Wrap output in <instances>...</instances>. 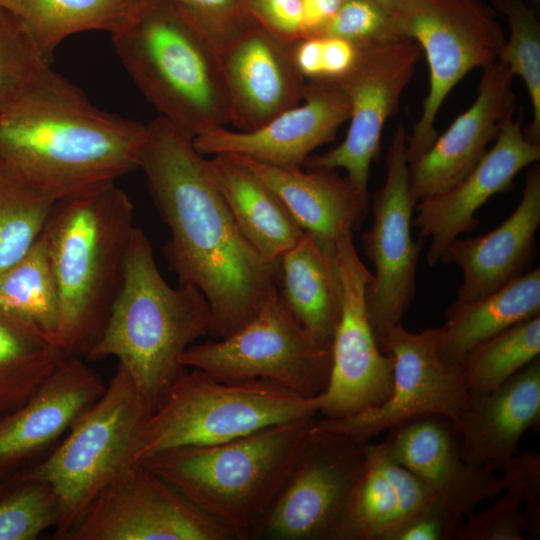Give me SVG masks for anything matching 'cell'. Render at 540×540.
Wrapping results in <instances>:
<instances>
[{
	"label": "cell",
	"mask_w": 540,
	"mask_h": 540,
	"mask_svg": "<svg viewBox=\"0 0 540 540\" xmlns=\"http://www.w3.org/2000/svg\"><path fill=\"white\" fill-rule=\"evenodd\" d=\"M146 125L138 169L170 231L164 256L178 283L206 297L209 336L227 337L254 316L275 285L276 262H267L239 229L193 137L161 116Z\"/></svg>",
	"instance_id": "6da1fadb"
},
{
	"label": "cell",
	"mask_w": 540,
	"mask_h": 540,
	"mask_svg": "<svg viewBox=\"0 0 540 540\" xmlns=\"http://www.w3.org/2000/svg\"><path fill=\"white\" fill-rule=\"evenodd\" d=\"M146 128L94 106L51 68L0 112V165L59 200L138 169Z\"/></svg>",
	"instance_id": "7a4b0ae2"
},
{
	"label": "cell",
	"mask_w": 540,
	"mask_h": 540,
	"mask_svg": "<svg viewBox=\"0 0 540 540\" xmlns=\"http://www.w3.org/2000/svg\"><path fill=\"white\" fill-rule=\"evenodd\" d=\"M116 181L55 202L41 234L56 283L57 345L88 355L121 289L134 225V205Z\"/></svg>",
	"instance_id": "3957f363"
},
{
	"label": "cell",
	"mask_w": 540,
	"mask_h": 540,
	"mask_svg": "<svg viewBox=\"0 0 540 540\" xmlns=\"http://www.w3.org/2000/svg\"><path fill=\"white\" fill-rule=\"evenodd\" d=\"M111 40L159 116L193 138L230 124L218 44L185 6L139 0Z\"/></svg>",
	"instance_id": "277c9868"
},
{
	"label": "cell",
	"mask_w": 540,
	"mask_h": 540,
	"mask_svg": "<svg viewBox=\"0 0 540 540\" xmlns=\"http://www.w3.org/2000/svg\"><path fill=\"white\" fill-rule=\"evenodd\" d=\"M211 321L203 293L189 284L169 285L149 238L135 226L121 289L86 358H116L153 412L185 370L183 353L209 335Z\"/></svg>",
	"instance_id": "5b68a950"
},
{
	"label": "cell",
	"mask_w": 540,
	"mask_h": 540,
	"mask_svg": "<svg viewBox=\"0 0 540 540\" xmlns=\"http://www.w3.org/2000/svg\"><path fill=\"white\" fill-rule=\"evenodd\" d=\"M316 417L279 423L219 444L164 450L139 463L223 526L233 540L254 539Z\"/></svg>",
	"instance_id": "8992f818"
},
{
	"label": "cell",
	"mask_w": 540,
	"mask_h": 540,
	"mask_svg": "<svg viewBox=\"0 0 540 540\" xmlns=\"http://www.w3.org/2000/svg\"><path fill=\"white\" fill-rule=\"evenodd\" d=\"M318 415L316 399L268 380L226 383L185 368L140 433L135 459L183 446L213 445Z\"/></svg>",
	"instance_id": "52a82bcc"
},
{
	"label": "cell",
	"mask_w": 540,
	"mask_h": 540,
	"mask_svg": "<svg viewBox=\"0 0 540 540\" xmlns=\"http://www.w3.org/2000/svg\"><path fill=\"white\" fill-rule=\"evenodd\" d=\"M151 411L120 365L103 394L42 459L21 473L47 482L61 505L54 538L64 540L96 495L138 463L135 455Z\"/></svg>",
	"instance_id": "ba28073f"
},
{
	"label": "cell",
	"mask_w": 540,
	"mask_h": 540,
	"mask_svg": "<svg viewBox=\"0 0 540 540\" xmlns=\"http://www.w3.org/2000/svg\"><path fill=\"white\" fill-rule=\"evenodd\" d=\"M181 364L221 382L268 379L314 398L329 382L332 342L320 341L303 328L272 285L248 322L227 337L194 343Z\"/></svg>",
	"instance_id": "9c48e42d"
},
{
	"label": "cell",
	"mask_w": 540,
	"mask_h": 540,
	"mask_svg": "<svg viewBox=\"0 0 540 540\" xmlns=\"http://www.w3.org/2000/svg\"><path fill=\"white\" fill-rule=\"evenodd\" d=\"M495 12L482 0H399L394 15L401 37L418 43L429 67V91L407 135L409 163L436 140V118L452 89L498 59L506 38Z\"/></svg>",
	"instance_id": "30bf717a"
},
{
	"label": "cell",
	"mask_w": 540,
	"mask_h": 540,
	"mask_svg": "<svg viewBox=\"0 0 540 540\" xmlns=\"http://www.w3.org/2000/svg\"><path fill=\"white\" fill-rule=\"evenodd\" d=\"M365 445L317 425L254 539L351 540Z\"/></svg>",
	"instance_id": "8fae6325"
},
{
	"label": "cell",
	"mask_w": 540,
	"mask_h": 540,
	"mask_svg": "<svg viewBox=\"0 0 540 540\" xmlns=\"http://www.w3.org/2000/svg\"><path fill=\"white\" fill-rule=\"evenodd\" d=\"M407 135L399 124L387 151L385 183L372 196V226L361 237L364 254L374 267L365 303L378 346L391 328L402 323L414 300L423 247V239L415 241L411 233L416 202L409 188Z\"/></svg>",
	"instance_id": "7c38bea8"
},
{
	"label": "cell",
	"mask_w": 540,
	"mask_h": 540,
	"mask_svg": "<svg viewBox=\"0 0 540 540\" xmlns=\"http://www.w3.org/2000/svg\"><path fill=\"white\" fill-rule=\"evenodd\" d=\"M440 327L419 332L402 323L379 344L393 359L391 395L382 405L343 418L316 417L318 426L361 443L412 418L441 415L457 423L469 391L460 368L445 363L438 349Z\"/></svg>",
	"instance_id": "4fadbf2b"
},
{
	"label": "cell",
	"mask_w": 540,
	"mask_h": 540,
	"mask_svg": "<svg viewBox=\"0 0 540 540\" xmlns=\"http://www.w3.org/2000/svg\"><path fill=\"white\" fill-rule=\"evenodd\" d=\"M421 52L409 38L361 46L351 70L335 80L350 105L347 134L336 147L310 155L303 166L307 170L342 168L360 192L369 194L370 167L378 156L384 126L397 111Z\"/></svg>",
	"instance_id": "5bb4252c"
},
{
	"label": "cell",
	"mask_w": 540,
	"mask_h": 540,
	"mask_svg": "<svg viewBox=\"0 0 540 540\" xmlns=\"http://www.w3.org/2000/svg\"><path fill=\"white\" fill-rule=\"evenodd\" d=\"M64 540H233L229 532L141 463L110 481Z\"/></svg>",
	"instance_id": "9a60e30c"
},
{
	"label": "cell",
	"mask_w": 540,
	"mask_h": 540,
	"mask_svg": "<svg viewBox=\"0 0 540 540\" xmlns=\"http://www.w3.org/2000/svg\"><path fill=\"white\" fill-rule=\"evenodd\" d=\"M336 263L342 286V306L332 339V366L328 385L315 397L318 414L343 418L382 405L392 391L393 359L380 350L371 329L365 303L372 277L345 233L336 245Z\"/></svg>",
	"instance_id": "2e32d148"
},
{
	"label": "cell",
	"mask_w": 540,
	"mask_h": 540,
	"mask_svg": "<svg viewBox=\"0 0 540 540\" xmlns=\"http://www.w3.org/2000/svg\"><path fill=\"white\" fill-rule=\"evenodd\" d=\"M303 103L247 132L225 127L193 138L203 156L237 154L280 168H302L310 153L332 142L350 115L348 98L336 81L306 84Z\"/></svg>",
	"instance_id": "e0dca14e"
},
{
	"label": "cell",
	"mask_w": 540,
	"mask_h": 540,
	"mask_svg": "<svg viewBox=\"0 0 540 540\" xmlns=\"http://www.w3.org/2000/svg\"><path fill=\"white\" fill-rule=\"evenodd\" d=\"M218 48L230 123L237 131L254 130L303 99L306 82L294 64L291 44L252 17Z\"/></svg>",
	"instance_id": "ac0fdd59"
},
{
	"label": "cell",
	"mask_w": 540,
	"mask_h": 540,
	"mask_svg": "<svg viewBox=\"0 0 540 540\" xmlns=\"http://www.w3.org/2000/svg\"><path fill=\"white\" fill-rule=\"evenodd\" d=\"M522 120V113L507 119L492 148L458 184L416 203L412 227L418 229L419 238L430 240L428 265L440 262L453 240L476 229L478 209L493 195L511 189L515 176L540 159V144L526 138Z\"/></svg>",
	"instance_id": "d6986e66"
},
{
	"label": "cell",
	"mask_w": 540,
	"mask_h": 540,
	"mask_svg": "<svg viewBox=\"0 0 540 540\" xmlns=\"http://www.w3.org/2000/svg\"><path fill=\"white\" fill-rule=\"evenodd\" d=\"M105 388L81 357L67 355L21 407L0 419V480L29 468L58 444Z\"/></svg>",
	"instance_id": "ffe728a7"
},
{
	"label": "cell",
	"mask_w": 540,
	"mask_h": 540,
	"mask_svg": "<svg viewBox=\"0 0 540 540\" xmlns=\"http://www.w3.org/2000/svg\"><path fill=\"white\" fill-rule=\"evenodd\" d=\"M473 104L460 114L430 148L409 163V188L417 203L442 193L463 180L513 116V75L496 60L485 66Z\"/></svg>",
	"instance_id": "44dd1931"
},
{
	"label": "cell",
	"mask_w": 540,
	"mask_h": 540,
	"mask_svg": "<svg viewBox=\"0 0 540 540\" xmlns=\"http://www.w3.org/2000/svg\"><path fill=\"white\" fill-rule=\"evenodd\" d=\"M384 441L398 463L464 517L506 488L495 472L463 460L457 425L445 416L412 418L389 429Z\"/></svg>",
	"instance_id": "7402d4cb"
},
{
	"label": "cell",
	"mask_w": 540,
	"mask_h": 540,
	"mask_svg": "<svg viewBox=\"0 0 540 540\" xmlns=\"http://www.w3.org/2000/svg\"><path fill=\"white\" fill-rule=\"evenodd\" d=\"M540 225V166L526 174L521 199L501 225L473 238H456L440 261L456 264L462 272L458 302L486 297L531 270Z\"/></svg>",
	"instance_id": "603a6c76"
},
{
	"label": "cell",
	"mask_w": 540,
	"mask_h": 540,
	"mask_svg": "<svg viewBox=\"0 0 540 540\" xmlns=\"http://www.w3.org/2000/svg\"><path fill=\"white\" fill-rule=\"evenodd\" d=\"M540 423V357L497 388L469 392L456 425L461 455L471 466L503 471L523 434Z\"/></svg>",
	"instance_id": "cb8c5ba5"
},
{
	"label": "cell",
	"mask_w": 540,
	"mask_h": 540,
	"mask_svg": "<svg viewBox=\"0 0 540 540\" xmlns=\"http://www.w3.org/2000/svg\"><path fill=\"white\" fill-rule=\"evenodd\" d=\"M255 174L278 198L292 221L323 246L358 230L370 210V194L360 192L335 170L280 168L252 158L226 154Z\"/></svg>",
	"instance_id": "d4e9b609"
},
{
	"label": "cell",
	"mask_w": 540,
	"mask_h": 540,
	"mask_svg": "<svg viewBox=\"0 0 540 540\" xmlns=\"http://www.w3.org/2000/svg\"><path fill=\"white\" fill-rule=\"evenodd\" d=\"M335 250L304 232L276 261L275 286L288 310L312 336L332 342L342 306Z\"/></svg>",
	"instance_id": "484cf974"
},
{
	"label": "cell",
	"mask_w": 540,
	"mask_h": 540,
	"mask_svg": "<svg viewBox=\"0 0 540 540\" xmlns=\"http://www.w3.org/2000/svg\"><path fill=\"white\" fill-rule=\"evenodd\" d=\"M365 456L351 540H387L402 523L440 497L391 456L385 441L366 443Z\"/></svg>",
	"instance_id": "4316f807"
},
{
	"label": "cell",
	"mask_w": 540,
	"mask_h": 540,
	"mask_svg": "<svg viewBox=\"0 0 540 540\" xmlns=\"http://www.w3.org/2000/svg\"><path fill=\"white\" fill-rule=\"evenodd\" d=\"M204 166L239 229L267 262H276L302 237L276 195L247 167L226 154L204 157Z\"/></svg>",
	"instance_id": "83f0119b"
},
{
	"label": "cell",
	"mask_w": 540,
	"mask_h": 540,
	"mask_svg": "<svg viewBox=\"0 0 540 540\" xmlns=\"http://www.w3.org/2000/svg\"><path fill=\"white\" fill-rule=\"evenodd\" d=\"M540 315V269L536 267L492 294L454 301L446 310L438 343L442 360L460 368L466 354L505 329Z\"/></svg>",
	"instance_id": "f1b7e54d"
},
{
	"label": "cell",
	"mask_w": 540,
	"mask_h": 540,
	"mask_svg": "<svg viewBox=\"0 0 540 540\" xmlns=\"http://www.w3.org/2000/svg\"><path fill=\"white\" fill-rule=\"evenodd\" d=\"M66 356L34 327L0 309V419L21 407Z\"/></svg>",
	"instance_id": "f546056e"
},
{
	"label": "cell",
	"mask_w": 540,
	"mask_h": 540,
	"mask_svg": "<svg viewBox=\"0 0 540 540\" xmlns=\"http://www.w3.org/2000/svg\"><path fill=\"white\" fill-rule=\"evenodd\" d=\"M139 0H18V15L51 63L69 36L91 30L113 32Z\"/></svg>",
	"instance_id": "4dcf8cb0"
},
{
	"label": "cell",
	"mask_w": 540,
	"mask_h": 540,
	"mask_svg": "<svg viewBox=\"0 0 540 540\" xmlns=\"http://www.w3.org/2000/svg\"><path fill=\"white\" fill-rule=\"evenodd\" d=\"M0 309L57 344L58 294L41 235L18 262L0 273Z\"/></svg>",
	"instance_id": "1f68e13d"
},
{
	"label": "cell",
	"mask_w": 540,
	"mask_h": 540,
	"mask_svg": "<svg viewBox=\"0 0 540 540\" xmlns=\"http://www.w3.org/2000/svg\"><path fill=\"white\" fill-rule=\"evenodd\" d=\"M540 355V315L517 323L481 342L463 358L460 369L472 393L489 392Z\"/></svg>",
	"instance_id": "d6a6232c"
},
{
	"label": "cell",
	"mask_w": 540,
	"mask_h": 540,
	"mask_svg": "<svg viewBox=\"0 0 540 540\" xmlns=\"http://www.w3.org/2000/svg\"><path fill=\"white\" fill-rule=\"evenodd\" d=\"M56 201L0 165V273L38 240Z\"/></svg>",
	"instance_id": "836d02e7"
},
{
	"label": "cell",
	"mask_w": 540,
	"mask_h": 540,
	"mask_svg": "<svg viewBox=\"0 0 540 540\" xmlns=\"http://www.w3.org/2000/svg\"><path fill=\"white\" fill-rule=\"evenodd\" d=\"M493 6L506 16L510 29L497 60L523 80L533 113L525 136L540 144V22L536 10L527 0H493Z\"/></svg>",
	"instance_id": "e575fe53"
},
{
	"label": "cell",
	"mask_w": 540,
	"mask_h": 540,
	"mask_svg": "<svg viewBox=\"0 0 540 540\" xmlns=\"http://www.w3.org/2000/svg\"><path fill=\"white\" fill-rule=\"evenodd\" d=\"M60 520L59 498L47 482L21 472L0 480V540H34Z\"/></svg>",
	"instance_id": "d590c367"
},
{
	"label": "cell",
	"mask_w": 540,
	"mask_h": 540,
	"mask_svg": "<svg viewBox=\"0 0 540 540\" xmlns=\"http://www.w3.org/2000/svg\"><path fill=\"white\" fill-rule=\"evenodd\" d=\"M23 19L0 8V112L12 105L49 70Z\"/></svg>",
	"instance_id": "8d00e7d4"
},
{
	"label": "cell",
	"mask_w": 540,
	"mask_h": 540,
	"mask_svg": "<svg viewBox=\"0 0 540 540\" xmlns=\"http://www.w3.org/2000/svg\"><path fill=\"white\" fill-rule=\"evenodd\" d=\"M315 36H330L366 46L402 39L394 13L372 0H345Z\"/></svg>",
	"instance_id": "74e56055"
},
{
	"label": "cell",
	"mask_w": 540,
	"mask_h": 540,
	"mask_svg": "<svg viewBox=\"0 0 540 540\" xmlns=\"http://www.w3.org/2000/svg\"><path fill=\"white\" fill-rule=\"evenodd\" d=\"M523 501L505 490L488 508L465 517L457 540H523L526 521Z\"/></svg>",
	"instance_id": "f35d334b"
},
{
	"label": "cell",
	"mask_w": 540,
	"mask_h": 540,
	"mask_svg": "<svg viewBox=\"0 0 540 540\" xmlns=\"http://www.w3.org/2000/svg\"><path fill=\"white\" fill-rule=\"evenodd\" d=\"M465 517L437 498L395 529L387 540H457Z\"/></svg>",
	"instance_id": "ab89813d"
},
{
	"label": "cell",
	"mask_w": 540,
	"mask_h": 540,
	"mask_svg": "<svg viewBox=\"0 0 540 540\" xmlns=\"http://www.w3.org/2000/svg\"><path fill=\"white\" fill-rule=\"evenodd\" d=\"M185 6L217 44L237 32L250 18L249 0H171Z\"/></svg>",
	"instance_id": "60d3db41"
},
{
	"label": "cell",
	"mask_w": 540,
	"mask_h": 540,
	"mask_svg": "<svg viewBox=\"0 0 540 540\" xmlns=\"http://www.w3.org/2000/svg\"><path fill=\"white\" fill-rule=\"evenodd\" d=\"M250 16L283 42L305 37L302 0H249Z\"/></svg>",
	"instance_id": "b9f144b4"
},
{
	"label": "cell",
	"mask_w": 540,
	"mask_h": 540,
	"mask_svg": "<svg viewBox=\"0 0 540 540\" xmlns=\"http://www.w3.org/2000/svg\"><path fill=\"white\" fill-rule=\"evenodd\" d=\"M501 477L505 490L516 495L526 504L540 501V456L536 452L516 454L504 468ZM504 490V491H505Z\"/></svg>",
	"instance_id": "7bdbcfd3"
},
{
	"label": "cell",
	"mask_w": 540,
	"mask_h": 540,
	"mask_svg": "<svg viewBox=\"0 0 540 540\" xmlns=\"http://www.w3.org/2000/svg\"><path fill=\"white\" fill-rule=\"evenodd\" d=\"M320 46V81H335L345 76L354 66L360 47L338 37L319 36Z\"/></svg>",
	"instance_id": "ee69618b"
},
{
	"label": "cell",
	"mask_w": 540,
	"mask_h": 540,
	"mask_svg": "<svg viewBox=\"0 0 540 540\" xmlns=\"http://www.w3.org/2000/svg\"><path fill=\"white\" fill-rule=\"evenodd\" d=\"M344 1L302 0L305 37L317 35L338 11Z\"/></svg>",
	"instance_id": "f6af8a7d"
},
{
	"label": "cell",
	"mask_w": 540,
	"mask_h": 540,
	"mask_svg": "<svg viewBox=\"0 0 540 540\" xmlns=\"http://www.w3.org/2000/svg\"><path fill=\"white\" fill-rule=\"evenodd\" d=\"M0 8L7 9L18 14V0H0Z\"/></svg>",
	"instance_id": "bcb514c9"
},
{
	"label": "cell",
	"mask_w": 540,
	"mask_h": 540,
	"mask_svg": "<svg viewBox=\"0 0 540 540\" xmlns=\"http://www.w3.org/2000/svg\"><path fill=\"white\" fill-rule=\"evenodd\" d=\"M372 1L382 5L383 7H385L392 13L395 12V9L399 3V0H372Z\"/></svg>",
	"instance_id": "7dc6e473"
},
{
	"label": "cell",
	"mask_w": 540,
	"mask_h": 540,
	"mask_svg": "<svg viewBox=\"0 0 540 540\" xmlns=\"http://www.w3.org/2000/svg\"><path fill=\"white\" fill-rule=\"evenodd\" d=\"M527 1H532V2H536V0H527Z\"/></svg>",
	"instance_id": "c3c4849f"
}]
</instances>
